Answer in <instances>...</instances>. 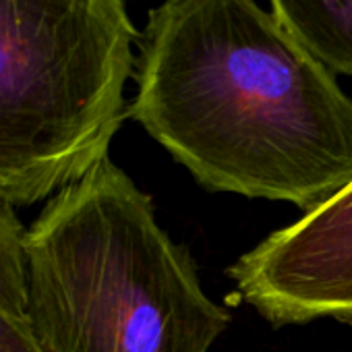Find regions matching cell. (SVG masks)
<instances>
[{"label":"cell","mask_w":352,"mask_h":352,"mask_svg":"<svg viewBox=\"0 0 352 352\" xmlns=\"http://www.w3.org/2000/svg\"><path fill=\"white\" fill-rule=\"evenodd\" d=\"M137 42L126 0H0V197L50 199L108 155Z\"/></svg>","instance_id":"3957f363"},{"label":"cell","mask_w":352,"mask_h":352,"mask_svg":"<svg viewBox=\"0 0 352 352\" xmlns=\"http://www.w3.org/2000/svg\"><path fill=\"white\" fill-rule=\"evenodd\" d=\"M25 234L15 206L0 197V309L28 321Z\"/></svg>","instance_id":"8992f818"},{"label":"cell","mask_w":352,"mask_h":352,"mask_svg":"<svg viewBox=\"0 0 352 352\" xmlns=\"http://www.w3.org/2000/svg\"><path fill=\"white\" fill-rule=\"evenodd\" d=\"M126 114L195 181L305 214L352 183V100L257 0H164Z\"/></svg>","instance_id":"6da1fadb"},{"label":"cell","mask_w":352,"mask_h":352,"mask_svg":"<svg viewBox=\"0 0 352 352\" xmlns=\"http://www.w3.org/2000/svg\"><path fill=\"white\" fill-rule=\"evenodd\" d=\"M0 352H44L25 319L0 309Z\"/></svg>","instance_id":"52a82bcc"},{"label":"cell","mask_w":352,"mask_h":352,"mask_svg":"<svg viewBox=\"0 0 352 352\" xmlns=\"http://www.w3.org/2000/svg\"><path fill=\"white\" fill-rule=\"evenodd\" d=\"M25 261L28 323L44 352H210L230 323L110 155L48 199Z\"/></svg>","instance_id":"7a4b0ae2"},{"label":"cell","mask_w":352,"mask_h":352,"mask_svg":"<svg viewBox=\"0 0 352 352\" xmlns=\"http://www.w3.org/2000/svg\"><path fill=\"white\" fill-rule=\"evenodd\" d=\"M239 296L274 325H352V183L272 232L228 270Z\"/></svg>","instance_id":"277c9868"},{"label":"cell","mask_w":352,"mask_h":352,"mask_svg":"<svg viewBox=\"0 0 352 352\" xmlns=\"http://www.w3.org/2000/svg\"><path fill=\"white\" fill-rule=\"evenodd\" d=\"M270 7L329 71L352 77V0H270Z\"/></svg>","instance_id":"5b68a950"}]
</instances>
